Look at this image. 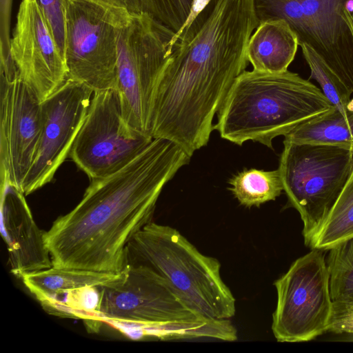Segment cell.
Instances as JSON below:
<instances>
[{
    "label": "cell",
    "mask_w": 353,
    "mask_h": 353,
    "mask_svg": "<svg viewBox=\"0 0 353 353\" xmlns=\"http://www.w3.org/2000/svg\"><path fill=\"white\" fill-rule=\"evenodd\" d=\"M259 24L253 0H211L176 41L153 97L150 133L190 157L205 146L213 119L248 65L247 46Z\"/></svg>",
    "instance_id": "obj_1"
},
{
    "label": "cell",
    "mask_w": 353,
    "mask_h": 353,
    "mask_svg": "<svg viewBox=\"0 0 353 353\" xmlns=\"http://www.w3.org/2000/svg\"><path fill=\"white\" fill-rule=\"evenodd\" d=\"M190 158L171 141L154 138L120 170L91 180L80 202L45 233L52 266L123 272L128 244L152 221L163 188Z\"/></svg>",
    "instance_id": "obj_2"
},
{
    "label": "cell",
    "mask_w": 353,
    "mask_h": 353,
    "mask_svg": "<svg viewBox=\"0 0 353 353\" xmlns=\"http://www.w3.org/2000/svg\"><path fill=\"white\" fill-rule=\"evenodd\" d=\"M334 108L321 89L296 73L245 70L229 90L214 129L235 144L252 141L272 149L275 137Z\"/></svg>",
    "instance_id": "obj_3"
},
{
    "label": "cell",
    "mask_w": 353,
    "mask_h": 353,
    "mask_svg": "<svg viewBox=\"0 0 353 353\" xmlns=\"http://www.w3.org/2000/svg\"><path fill=\"white\" fill-rule=\"evenodd\" d=\"M125 254V265L152 270L201 315L217 320L235 315V298L221 278L219 260L202 254L176 229L152 221L132 237Z\"/></svg>",
    "instance_id": "obj_4"
},
{
    "label": "cell",
    "mask_w": 353,
    "mask_h": 353,
    "mask_svg": "<svg viewBox=\"0 0 353 353\" xmlns=\"http://www.w3.org/2000/svg\"><path fill=\"white\" fill-rule=\"evenodd\" d=\"M279 171L288 203L300 214L305 245L320 229L353 170V149L284 139Z\"/></svg>",
    "instance_id": "obj_5"
},
{
    "label": "cell",
    "mask_w": 353,
    "mask_h": 353,
    "mask_svg": "<svg viewBox=\"0 0 353 353\" xmlns=\"http://www.w3.org/2000/svg\"><path fill=\"white\" fill-rule=\"evenodd\" d=\"M174 32L150 14L129 12L118 36V92L124 123L150 136L153 97Z\"/></svg>",
    "instance_id": "obj_6"
},
{
    "label": "cell",
    "mask_w": 353,
    "mask_h": 353,
    "mask_svg": "<svg viewBox=\"0 0 353 353\" xmlns=\"http://www.w3.org/2000/svg\"><path fill=\"white\" fill-rule=\"evenodd\" d=\"M129 12L124 7L97 0H66L67 79L94 92L116 88L119 31Z\"/></svg>",
    "instance_id": "obj_7"
},
{
    "label": "cell",
    "mask_w": 353,
    "mask_h": 353,
    "mask_svg": "<svg viewBox=\"0 0 353 353\" xmlns=\"http://www.w3.org/2000/svg\"><path fill=\"white\" fill-rule=\"evenodd\" d=\"M324 250L311 249L276 279L272 330L279 342H303L328 331L333 301Z\"/></svg>",
    "instance_id": "obj_8"
},
{
    "label": "cell",
    "mask_w": 353,
    "mask_h": 353,
    "mask_svg": "<svg viewBox=\"0 0 353 353\" xmlns=\"http://www.w3.org/2000/svg\"><path fill=\"white\" fill-rule=\"evenodd\" d=\"M190 308L160 276L142 266L125 265L121 279L101 287L97 320L156 332L171 325L210 320Z\"/></svg>",
    "instance_id": "obj_9"
},
{
    "label": "cell",
    "mask_w": 353,
    "mask_h": 353,
    "mask_svg": "<svg viewBox=\"0 0 353 353\" xmlns=\"http://www.w3.org/2000/svg\"><path fill=\"white\" fill-rule=\"evenodd\" d=\"M259 22L284 19L353 93V36L344 19L353 0H253Z\"/></svg>",
    "instance_id": "obj_10"
},
{
    "label": "cell",
    "mask_w": 353,
    "mask_h": 353,
    "mask_svg": "<svg viewBox=\"0 0 353 353\" xmlns=\"http://www.w3.org/2000/svg\"><path fill=\"white\" fill-rule=\"evenodd\" d=\"M152 137L132 130L116 88L94 92L69 157L90 180L108 176L135 159Z\"/></svg>",
    "instance_id": "obj_11"
},
{
    "label": "cell",
    "mask_w": 353,
    "mask_h": 353,
    "mask_svg": "<svg viewBox=\"0 0 353 353\" xmlns=\"http://www.w3.org/2000/svg\"><path fill=\"white\" fill-rule=\"evenodd\" d=\"M94 91L67 79L41 101V128L21 192L30 194L50 183L63 163L86 117Z\"/></svg>",
    "instance_id": "obj_12"
},
{
    "label": "cell",
    "mask_w": 353,
    "mask_h": 353,
    "mask_svg": "<svg viewBox=\"0 0 353 353\" xmlns=\"http://www.w3.org/2000/svg\"><path fill=\"white\" fill-rule=\"evenodd\" d=\"M41 128V101L18 75L0 74L1 180L21 191Z\"/></svg>",
    "instance_id": "obj_13"
},
{
    "label": "cell",
    "mask_w": 353,
    "mask_h": 353,
    "mask_svg": "<svg viewBox=\"0 0 353 353\" xmlns=\"http://www.w3.org/2000/svg\"><path fill=\"white\" fill-rule=\"evenodd\" d=\"M9 53L19 77L41 101L67 79L64 57L37 0H21Z\"/></svg>",
    "instance_id": "obj_14"
},
{
    "label": "cell",
    "mask_w": 353,
    "mask_h": 353,
    "mask_svg": "<svg viewBox=\"0 0 353 353\" xmlns=\"http://www.w3.org/2000/svg\"><path fill=\"white\" fill-rule=\"evenodd\" d=\"M1 234L7 245L11 273L23 276L52 266L45 233L36 224L25 194L1 180Z\"/></svg>",
    "instance_id": "obj_15"
},
{
    "label": "cell",
    "mask_w": 353,
    "mask_h": 353,
    "mask_svg": "<svg viewBox=\"0 0 353 353\" xmlns=\"http://www.w3.org/2000/svg\"><path fill=\"white\" fill-rule=\"evenodd\" d=\"M298 46L297 35L284 19H269L259 23L253 32L247 57L254 70L283 72L294 60Z\"/></svg>",
    "instance_id": "obj_16"
},
{
    "label": "cell",
    "mask_w": 353,
    "mask_h": 353,
    "mask_svg": "<svg viewBox=\"0 0 353 353\" xmlns=\"http://www.w3.org/2000/svg\"><path fill=\"white\" fill-rule=\"evenodd\" d=\"M119 273L51 268L26 274L21 280L40 304L72 289L84 286L103 287L122 277Z\"/></svg>",
    "instance_id": "obj_17"
},
{
    "label": "cell",
    "mask_w": 353,
    "mask_h": 353,
    "mask_svg": "<svg viewBox=\"0 0 353 353\" xmlns=\"http://www.w3.org/2000/svg\"><path fill=\"white\" fill-rule=\"evenodd\" d=\"M297 143L341 145L353 149V99L346 112L336 108L311 119L285 136Z\"/></svg>",
    "instance_id": "obj_18"
},
{
    "label": "cell",
    "mask_w": 353,
    "mask_h": 353,
    "mask_svg": "<svg viewBox=\"0 0 353 353\" xmlns=\"http://www.w3.org/2000/svg\"><path fill=\"white\" fill-rule=\"evenodd\" d=\"M353 237V170L339 196L308 247L329 250Z\"/></svg>",
    "instance_id": "obj_19"
},
{
    "label": "cell",
    "mask_w": 353,
    "mask_h": 353,
    "mask_svg": "<svg viewBox=\"0 0 353 353\" xmlns=\"http://www.w3.org/2000/svg\"><path fill=\"white\" fill-rule=\"evenodd\" d=\"M229 183L234 197L247 208L259 207L274 201L283 190L278 169L272 171L244 170L230 179Z\"/></svg>",
    "instance_id": "obj_20"
},
{
    "label": "cell",
    "mask_w": 353,
    "mask_h": 353,
    "mask_svg": "<svg viewBox=\"0 0 353 353\" xmlns=\"http://www.w3.org/2000/svg\"><path fill=\"white\" fill-rule=\"evenodd\" d=\"M326 264L333 302L353 300V237L329 250Z\"/></svg>",
    "instance_id": "obj_21"
},
{
    "label": "cell",
    "mask_w": 353,
    "mask_h": 353,
    "mask_svg": "<svg viewBox=\"0 0 353 353\" xmlns=\"http://www.w3.org/2000/svg\"><path fill=\"white\" fill-rule=\"evenodd\" d=\"M299 46L310 69L311 78L317 81L323 94L336 109L346 112L352 93L310 46L305 43Z\"/></svg>",
    "instance_id": "obj_22"
},
{
    "label": "cell",
    "mask_w": 353,
    "mask_h": 353,
    "mask_svg": "<svg viewBox=\"0 0 353 353\" xmlns=\"http://www.w3.org/2000/svg\"><path fill=\"white\" fill-rule=\"evenodd\" d=\"M139 1L142 12L148 13L176 34L185 22L193 0H139Z\"/></svg>",
    "instance_id": "obj_23"
},
{
    "label": "cell",
    "mask_w": 353,
    "mask_h": 353,
    "mask_svg": "<svg viewBox=\"0 0 353 353\" xmlns=\"http://www.w3.org/2000/svg\"><path fill=\"white\" fill-rule=\"evenodd\" d=\"M51 33L64 57L66 0H37Z\"/></svg>",
    "instance_id": "obj_24"
},
{
    "label": "cell",
    "mask_w": 353,
    "mask_h": 353,
    "mask_svg": "<svg viewBox=\"0 0 353 353\" xmlns=\"http://www.w3.org/2000/svg\"><path fill=\"white\" fill-rule=\"evenodd\" d=\"M328 331L335 334H353V300L333 302Z\"/></svg>",
    "instance_id": "obj_25"
},
{
    "label": "cell",
    "mask_w": 353,
    "mask_h": 353,
    "mask_svg": "<svg viewBox=\"0 0 353 353\" xmlns=\"http://www.w3.org/2000/svg\"><path fill=\"white\" fill-rule=\"evenodd\" d=\"M210 1L211 0H193L185 22L179 31L173 36L169 43L167 51L168 56L170 54L172 48L177 39L188 29L197 16L205 8Z\"/></svg>",
    "instance_id": "obj_26"
},
{
    "label": "cell",
    "mask_w": 353,
    "mask_h": 353,
    "mask_svg": "<svg viewBox=\"0 0 353 353\" xmlns=\"http://www.w3.org/2000/svg\"><path fill=\"white\" fill-rule=\"evenodd\" d=\"M120 6L124 7L130 12H141V9L139 0H117Z\"/></svg>",
    "instance_id": "obj_27"
},
{
    "label": "cell",
    "mask_w": 353,
    "mask_h": 353,
    "mask_svg": "<svg viewBox=\"0 0 353 353\" xmlns=\"http://www.w3.org/2000/svg\"><path fill=\"white\" fill-rule=\"evenodd\" d=\"M343 13L344 19L350 27L353 36V5L345 8Z\"/></svg>",
    "instance_id": "obj_28"
},
{
    "label": "cell",
    "mask_w": 353,
    "mask_h": 353,
    "mask_svg": "<svg viewBox=\"0 0 353 353\" xmlns=\"http://www.w3.org/2000/svg\"><path fill=\"white\" fill-rule=\"evenodd\" d=\"M97 1H101V2H104V3H110V4L119 6L118 4L117 0H97Z\"/></svg>",
    "instance_id": "obj_29"
},
{
    "label": "cell",
    "mask_w": 353,
    "mask_h": 353,
    "mask_svg": "<svg viewBox=\"0 0 353 353\" xmlns=\"http://www.w3.org/2000/svg\"><path fill=\"white\" fill-rule=\"evenodd\" d=\"M350 334L352 335V336H353V334ZM352 340H353V337H352Z\"/></svg>",
    "instance_id": "obj_30"
}]
</instances>
